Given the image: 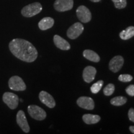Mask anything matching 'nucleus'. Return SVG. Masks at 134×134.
Returning <instances> with one entry per match:
<instances>
[{"instance_id":"obj_10","label":"nucleus","mask_w":134,"mask_h":134,"mask_svg":"<svg viewBox=\"0 0 134 134\" xmlns=\"http://www.w3.org/2000/svg\"><path fill=\"white\" fill-rule=\"evenodd\" d=\"M124 62V60L122 56L117 55L114 57L110 60L109 65L110 70H111L114 73H117L122 68Z\"/></svg>"},{"instance_id":"obj_2","label":"nucleus","mask_w":134,"mask_h":134,"mask_svg":"<svg viewBox=\"0 0 134 134\" xmlns=\"http://www.w3.org/2000/svg\"><path fill=\"white\" fill-rule=\"evenodd\" d=\"M42 10V6L38 2H35L24 6L21 10V14L26 18H31L40 13Z\"/></svg>"},{"instance_id":"obj_5","label":"nucleus","mask_w":134,"mask_h":134,"mask_svg":"<svg viewBox=\"0 0 134 134\" xmlns=\"http://www.w3.org/2000/svg\"><path fill=\"white\" fill-rule=\"evenodd\" d=\"M19 98L14 93L6 92L3 94V100L11 109H15L18 106Z\"/></svg>"},{"instance_id":"obj_21","label":"nucleus","mask_w":134,"mask_h":134,"mask_svg":"<svg viewBox=\"0 0 134 134\" xmlns=\"http://www.w3.org/2000/svg\"><path fill=\"white\" fill-rule=\"evenodd\" d=\"M115 91V86L113 84H108L104 88L103 93L106 96H109L114 93Z\"/></svg>"},{"instance_id":"obj_17","label":"nucleus","mask_w":134,"mask_h":134,"mask_svg":"<svg viewBox=\"0 0 134 134\" xmlns=\"http://www.w3.org/2000/svg\"><path fill=\"white\" fill-rule=\"evenodd\" d=\"M83 120L87 124H94L100 121V117L98 115L87 114L83 115Z\"/></svg>"},{"instance_id":"obj_1","label":"nucleus","mask_w":134,"mask_h":134,"mask_svg":"<svg viewBox=\"0 0 134 134\" xmlns=\"http://www.w3.org/2000/svg\"><path fill=\"white\" fill-rule=\"evenodd\" d=\"M9 48L11 52L18 59L31 63L37 59V50L31 42L21 38H14L10 42Z\"/></svg>"},{"instance_id":"obj_18","label":"nucleus","mask_w":134,"mask_h":134,"mask_svg":"<svg viewBox=\"0 0 134 134\" xmlns=\"http://www.w3.org/2000/svg\"><path fill=\"white\" fill-rule=\"evenodd\" d=\"M119 36L122 40H128L134 36V26H129L120 32Z\"/></svg>"},{"instance_id":"obj_27","label":"nucleus","mask_w":134,"mask_h":134,"mask_svg":"<svg viewBox=\"0 0 134 134\" xmlns=\"http://www.w3.org/2000/svg\"><path fill=\"white\" fill-rule=\"evenodd\" d=\"M90 1H92V2H93V3H98V2H99V1H101V0H90Z\"/></svg>"},{"instance_id":"obj_19","label":"nucleus","mask_w":134,"mask_h":134,"mask_svg":"<svg viewBox=\"0 0 134 134\" xmlns=\"http://www.w3.org/2000/svg\"><path fill=\"white\" fill-rule=\"evenodd\" d=\"M127 98L124 96H117L110 100V104L115 106H120L127 103Z\"/></svg>"},{"instance_id":"obj_3","label":"nucleus","mask_w":134,"mask_h":134,"mask_svg":"<svg viewBox=\"0 0 134 134\" xmlns=\"http://www.w3.org/2000/svg\"><path fill=\"white\" fill-rule=\"evenodd\" d=\"M27 110L30 116L34 119L43 120L46 118V112L38 105H30L28 106Z\"/></svg>"},{"instance_id":"obj_23","label":"nucleus","mask_w":134,"mask_h":134,"mask_svg":"<svg viewBox=\"0 0 134 134\" xmlns=\"http://www.w3.org/2000/svg\"><path fill=\"white\" fill-rule=\"evenodd\" d=\"M118 79L121 82H130L132 81V79H133V77L130 75L123 74L120 75V76H119Z\"/></svg>"},{"instance_id":"obj_13","label":"nucleus","mask_w":134,"mask_h":134,"mask_svg":"<svg viewBox=\"0 0 134 134\" xmlns=\"http://www.w3.org/2000/svg\"><path fill=\"white\" fill-rule=\"evenodd\" d=\"M96 75V69L94 67L88 66L85 68L83 72V78L84 81L90 83L94 80Z\"/></svg>"},{"instance_id":"obj_12","label":"nucleus","mask_w":134,"mask_h":134,"mask_svg":"<svg viewBox=\"0 0 134 134\" xmlns=\"http://www.w3.org/2000/svg\"><path fill=\"white\" fill-rule=\"evenodd\" d=\"M77 104L81 108L87 110H93L94 108V102L90 97L82 96L77 99Z\"/></svg>"},{"instance_id":"obj_4","label":"nucleus","mask_w":134,"mask_h":134,"mask_svg":"<svg viewBox=\"0 0 134 134\" xmlns=\"http://www.w3.org/2000/svg\"><path fill=\"white\" fill-rule=\"evenodd\" d=\"M9 88L13 91H23L26 90V85L21 77L13 76L10 78L8 81Z\"/></svg>"},{"instance_id":"obj_7","label":"nucleus","mask_w":134,"mask_h":134,"mask_svg":"<svg viewBox=\"0 0 134 134\" xmlns=\"http://www.w3.org/2000/svg\"><path fill=\"white\" fill-rule=\"evenodd\" d=\"M84 31V27L81 23H76L70 26L67 31V36L71 39H75L81 34Z\"/></svg>"},{"instance_id":"obj_11","label":"nucleus","mask_w":134,"mask_h":134,"mask_svg":"<svg viewBox=\"0 0 134 134\" xmlns=\"http://www.w3.org/2000/svg\"><path fill=\"white\" fill-rule=\"evenodd\" d=\"M39 99L43 104L49 108H53L55 106V100L51 94L47 92L42 91L39 93Z\"/></svg>"},{"instance_id":"obj_8","label":"nucleus","mask_w":134,"mask_h":134,"mask_svg":"<svg viewBox=\"0 0 134 134\" xmlns=\"http://www.w3.org/2000/svg\"><path fill=\"white\" fill-rule=\"evenodd\" d=\"M76 15L81 23H88L91 20V11L85 6H80L77 8Z\"/></svg>"},{"instance_id":"obj_14","label":"nucleus","mask_w":134,"mask_h":134,"mask_svg":"<svg viewBox=\"0 0 134 134\" xmlns=\"http://www.w3.org/2000/svg\"><path fill=\"white\" fill-rule=\"evenodd\" d=\"M53 42L55 46L62 50H68L70 49V43L66 40L58 35H55L53 37Z\"/></svg>"},{"instance_id":"obj_6","label":"nucleus","mask_w":134,"mask_h":134,"mask_svg":"<svg viewBox=\"0 0 134 134\" xmlns=\"http://www.w3.org/2000/svg\"><path fill=\"white\" fill-rule=\"evenodd\" d=\"M53 7L58 12L69 11L73 7V0H56L53 4Z\"/></svg>"},{"instance_id":"obj_25","label":"nucleus","mask_w":134,"mask_h":134,"mask_svg":"<svg viewBox=\"0 0 134 134\" xmlns=\"http://www.w3.org/2000/svg\"><path fill=\"white\" fill-rule=\"evenodd\" d=\"M129 119L130 121L134 122V109L130 108L128 113Z\"/></svg>"},{"instance_id":"obj_24","label":"nucleus","mask_w":134,"mask_h":134,"mask_svg":"<svg viewBox=\"0 0 134 134\" xmlns=\"http://www.w3.org/2000/svg\"><path fill=\"white\" fill-rule=\"evenodd\" d=\"M127 94L130 96H134V85H130L125 90Z\"/></svg>"},{"instance_id":"obj_20","label":"nucleus","mask_w":134,"mask_h":134,"mask_svg":"<svg viewBox=\"0 0 134 134\" xmlns=\"http://www.w3.org/2000/svg\"><path fill=\"white\" fill-rule=\"evenodd\" d=\"M104 81L103 80H99V81H97L96 83H94L91 87V91L94 94H96L99 92L101 90L102 87L103 86Z\"/></svg>"},{"instance_id":"obj_22","label":"nucleus","mask_w":134,"mask_h":134,"mask_svg":"<svg viewBox=\"0 0 134 134\" xmlns=\"http://www.w3.org/2000/svg\"><path fill=\"white\" fill-rule=\"evenodd\" d=\"M115 8L119 9H124L127 6V0H112Z\"/></svg>"},{"instance_id":"obj_15","label":"nucleus","mask_w":134,"mask_h":134,"mask_svg":"<svg viewBox=\"0 0 134 134\" xmlns=\"http://www.w3.org/2000/svg\"><path fill=\"white\" fill-rule=\"evenodd\" d=\"M54 19L50 17H46L42 19L38 23V26L39 29L42 31H46L52 27L54 24Z\"/></svg>"},{"instance_id":"obj_16","label":"nucleus","mask_w":134,"mask_h":134,"mask_svg":"<svg viewBox=\"0 0 134 134\" xmlns=\"http://www.w3.org/2000/svg\"><path fill=\"white\" fill-rule=\"evenodd\" d=\"M84 57L88 59L90 61L93 62H99L100 61V57L98 53L91 50H84L83 53Z\"/></svg>"},{"instance_id":"obj_26","label":"nucleus","mask_w":134,"mask_h":134,"mask_svg":"<svg viewBox=\"0 0 134 134\" xmlns=\"http://www.w3.org/2000/svg\"><path fill=\"white\" fill-rule=\"evenodd\" d=\"M129 130H130V131L132 132V133H134V126H130L129 127Z\"/></svg>"},{"instance_id":"obj_9","label":"nucleus","mask_w":134,"mask_h":134,"mask_svg":"<svg viewBox=\"0 0 134 134\" xmlns=\"http://www.w3.org/2000/svg\"><path fill=\"white\" fill-rule=\"evenodd\" d=\"M16 122L23 132L25 133H29L30 131V127L23 110H20L18 111L16 115Z\"/></svg>"}]
</instances>
